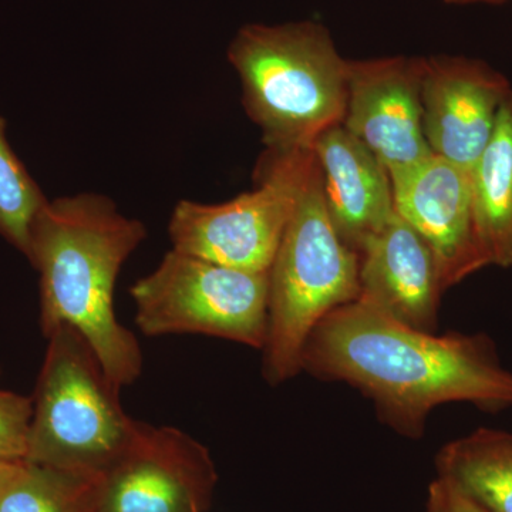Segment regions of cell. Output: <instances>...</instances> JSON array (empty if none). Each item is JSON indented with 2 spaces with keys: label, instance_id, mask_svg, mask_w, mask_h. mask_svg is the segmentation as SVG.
Returning <instances> with one entry per match:
<instances>
[{
  "label": "cell",
  "instance_id": "obj_4",
  "mask_svg": "<svg viewBox=\"0 0 512 512\" xmlns=\"http://www.w3.org/2000/svg\"><path fill=\"white\" fill-rule=\"evenodd\" d=\"M360 256L343 244L323 198L315 153L269 269L264 376L272 386L302 370L306 340L339 306L360 296Z\"/></svg>",
  "mask_w": 512,
  "mask_h": 512
},
{
  "label": "cell",
  "instance_id": "obj_12",
  "mask_svg": "<svg viewBox=\"0 0 512 512\" xmlns=\"http://www.w3.org/2000/svg\"><path fill=\"white\" fill-rule=\"evenodd\" d=\"M360 296L393 318L427 330L436 329L441 293L439 264L429 244L397 212L359 252Z\"/></svg>",
  "mask_w": 512,
  "mask_h": 512
},
{
  "label": "cell",
  "instance_id": "obj_16",
  "mask_svg": "<svg viewBox=\"0 0 512 512\" xmlns=\"http://www.w3.org/2000/svg\"><path fill=\"white\" fill-rule=\"evenodd\" d=\"M96 478L23 461L0 488V512H92Z\"/></svg>",
  "mask_w": 512,
  "mask_h": 512
},
{
  "label": "cell",
  "instance_id": "obj_21",
  "mask_svg": "<svg viewBox=\"0 0 512 512\" xmlns=\"http://www.w3.org/2000/svg\"><path fill=\"white\" fill-rule=\"evenodd\" d=\"M450 5H474V3H487V5H500L507 0H443Z\"/></svg>",
  "mask_w": 512,
  "mask_h": 512
},
{
  "label": "cell",
  "instance_id": "obj_19",
  "mask_svg": "<svg viewBox=\"0 0 512 512\" xmlns=\"http://www.w3.org/2000/svg\"><path fill=\"white\" fill-rule=\"evenodd\" d=\"M424 512H490L471 500L456 485L446 478H437L431 483Z\"/></svg>",
  "mask_w": 512,
  "mask_h": 512
},
{
  "label": "cell",
  "instance_id": "obj_10",
  "mask_svg": "<svg viewBox=\"0 0 512 512\" xmlns=\"http://www.w3.org/2000/svg\"><path fill=\"white\" fill-rule=\"evenodd\" d=\"M390 178L394 208L436 255L444 289L490 265L478 234L470 171L433 154Z\"/></svg>",
  "mask_w": 512,
  "mask_h": 512
},
{
  "label": "cell",
  "instance_id": "obj_17",
  "mask_svg": "<svg viewBox=\"0 0 512 512\" xmlns=\"http://www.w3.org/2000/svg\"><path fill=\"white\" fill-rule=\"evenodd\" d=\"M6 127L0 114V237L26 256L33 222L49 200L10 146Z\"/></svg>",
  "mask_w": 512,
  "mask_h": 512
},
{
  "label": "cell",
  "instance_id": "obj_7",
  "mask_svg": "<svg viewBox=\"0 0 512 512\" xmlns=\"http://www.w3.org/2000/svg\"><path fill=\"white\" fill-rule=\"evenodd\" d=\"M312 158L313 148L266 153L254 191L224 204L178 202L168 224L173 248L231 268L269 272Z\"/></svg>",
  "mask_w": 512,
  "mask_h": 512
},
{
  "label": "cell",
  "instance_id": "obj_2",
  "mask_svg": "<svg viewBox=\"0 0 512 512\" xmlns=\"http://www.w3.org/2000/svg\"><path fill=\"white\" fill-rule=\"evenodd\" d=\"M146 237L143 222L93 192L47 201L30 231L26 258L40 276L43 335L60 326L77 330L120 387L140 377L143 353L117 319L114 289L121 266Z\"/></svg>",
  "mask_w": 512,
  "mask_h": 512
},
{
  "label": "cell",
  "instance_id": "obj_15",
  "mask_svg": "<svg viewBox=\"0 0 512 512\" xmlns=\"http://www.w3.org/2000/svg\"><path fill=\"white\" fill-rule=\"evenodd\" d=\"M439 477L490 512H512V433L478 429L437 456Z\"/></svg>",
  "mask_w": 512,
  "mask_h": 512
},
{
  "label": "cell",
  "instance_id": "obj_20",
  "mask_svg": "<svg viewBox=\"0 0 512 512\" xmlns=\"http://www.w3.org/2000/svg\"><path fill=\"white\" fill-rule=\"evenodd\" d=\"M19 464L20 463H3V461H0V488L5 485L6 481H8L10 477H12L16 468L19 467Z\"/></svg>",
  "mask_w": 512,
  "mask_h": 512
},
{
  "label": "cell",
  "instance_id": "obj_11",
  "mask_svg": "<svg viewBox=\"0 0 512 512\" xmlns=\"http://www.w3.org/2000/svg\"><path fill=\"white\" fill-rule=\"evenodd\" d=\"M511 93L503 74L481 60L424 57L421 109L431 153L471 171Z\"/></svg>",
  "mask_w": 512,
  "mask_h": 512
},
{
  "label": "cell",
  "instance_id": "obj_14",
  "mask_svg": "<svg viewBox=\"0 0 512 512\" xmlns=\"http://www.w3.org/2000/svg\"><path fill=\"white\" fill-rule=\"evenodd\" d=\"M474 214L490 265L512 266V93L470 171Z\"/></svg>",
  "mask_w": 512,
  "mask_h": 512
},
{
  "label": "cell",
  "instance_id": "obj_9",
  "mask_svg": "<svg viewBox=\"0 0 512 512\" xmlns=\"http://www.w3.org/2000/svg\"><path fill=\"white\" fill-rule=\"evenodd\" d=\"M423 70L424 57L349 60L342 126L375 154L390 175L433 156L423 131Z\"/></svg>",
  "mask_w": 512,
  "mask_h": 512
},
{
  "label": "cell",
  "instance_id": "obj_18",
  "mask_svg": "<svg viewBox=\"0 0 512 512\" xmlns=\"http://www.w3.org/2000/svg\"><path fill=\"white\" fill-rule=\"evenodd\" d=\"M33 400L0 389V461L22 463L28 456Z\"/></svg>",
  "mask_w": 512,
  "mask_h": 512
},
{
  "label": "cell",
  "instance_id": "obj_3",
  "mask_svg": "<svg viewBox=\"0 0 512 512\" xmlns=\"http://www.w3.org/2000/svg\"><path fill=\"white\" fill-rule=\"evenodd\" d=\"M228 60L266 153L312 150L326 130L343 123L349 60L320 23L244 26L228 47Z\"/></svg>",
  "mask_w": 512,
  "mask_h": 512
},
{
  "label": "cell",
  "instance_id": "obj_1",
  "mask_svg": "<svg viewBox=\"0 0 512 512\" xmlns=\"http://www.w3.org/2000/svg\"><path fill=\"white\" fill-rule=\"evenodd\" d=\"M302 370L362 390L380 419L409 437L423 434L440 404L467 402L490 412L512 406V373L490 340L412 328L365 296L320 320L306 340Z\"/></svg>",
  "mask_w": 512,
  "mask_h": 512
},
{
  "label": "cell",
  "instance_id": "obj_6",
  "mask_svg": "<svg viewBox=\"0 0 512 512\" xmlns=\"http://www.w3.org/2000/svg\"><path fill=\"white\" fill-rule=\"evenodd\" d=\"M138 329L147 336H214L264 349L269 272H251L171 249L131 286Z\"/></svg>",
  "mask_w": 512,
  "mask_h": 512
},
{
  "label": "cell",
  "instance_id": "obj_13",
  "mask_svg": "<svg viewBox=\"0 0 512 512\" xmlns=\"http://www.w3.org/2000/svg\"><path fill=\"white\" fill-rule=\"evenodd\" d=\"M313 153L330 222L343 244L359 254L396 212L389 171L342 124L326 130Z\"/></svg>",
  "mask_w": 512,
  "mask_h": 512
},
{
  "label": "cell",
  "instance_id": "obj_8",
  "mask_svg": "<svg viewBox=\"0 0 512 512\" xmlns=\"http://www.w3.org/2000/svg\"><path fill=\"white\" fill-rule=\"evenodd\" d=\"M217 480L204 444L175 427L143 423L97 476L92 512H207Z\"/></svg>",
  "mask_w": 512,
  "mask_h": 512
},
{
  "label": "cell",
  "instance_id": "obj_5",
  "mask_svg": "<svg viewBox=\"0 0 512 512\" xmlns=\"http://www.w3.org/2000/svg\"><path fill=\"white\" fill-rule=\"evenodd\" d=\"M47 340L26 461L100 476L131 446L143 421L124 412L121 387L77 330L60 326Z\"/></svg>",
  "mask_w": 512,
  "mask_h": 512
}]
</instances>
